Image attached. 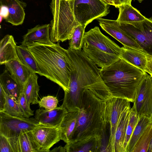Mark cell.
Here are the masks:
<instances>
[{
  "label": "cell",
  "instance_id": "obj_1",
  "mask_svg": "<svg viewBox=\"0 0 152 152\" xmlns=\"http://www.w3.org/2000/svg\"><path fill=\"white\" fill-rule=\"evenodd\" d=\"M71 72L69 90L64 91L62 105L68 112L79 110L83 91L89 90L101 99L107 101L112 97L103 80L100 69L83 50L66 49Z\"/></svg>",
  "mask_w": 152,
  "mask_h": 152
},
{
  "label": "cell",
  "instance_id": "obj_2",
  "mask_svg": "<svg viewBox=\"0 0 152 152\" xmlns=\"http://www.w3.org/2000/svg\"><path fill=\"white\" fill-rule=\"evenodd\" d=\"M40 70L39 75L56 83L64 90H69L71 69L66 49L59 44L44 45L34 43L27 47Z\"/></svg>",
  "mask_w": 152,
  "mask_h": 152
},
{
  "label": "cell",
  "instance_id": "obj_3",
  "mask_svg": "<svg viewBox=\"0 0 152 152\" xmlns=\"http://www.w3.org/2000/svg\"><path fill=\"white\" fill-rule=\"evenodd\" d=\"M102 78L112 97L133 102L138 88L145 73L122 58L100 68Z\"/></svg>",
  "mask_w": 152,
  "mask_h": 152
},
{
  "label": "cell",
  "instance_id": "obj_4",
  "mask_svg": "<svg viewBox=\"0 0 152 152\" xmlns=\"http://www.w3.org/2000/svg\"><path fill=\"white\" fill-rule=\"evenodd\" d=\"M107 102L89 90L83 91L76 125L70 142L91 136L100 137L104 124Z\"/></svg>",
  "mask_w": 152,
  "mask_h": 152
},
{
  "label": "cell",
  "instance_id": "obj_5",
  "mask_svg": "<svg viewBox=\"0 0 152 152\" xmlns=\"http://www.w3.org/2000/svg\"><path fill=\"white\" fill-rule=\"evenodd\" d=\"M83 50L97 66L102 68L121 58L122 49L95 26L85 32Z\"/></svg>",
  "mask_w": 152,
  "mask_h": 152
},
{
  "label": "cell",
  "instance_id": "obj_6",
  "mask_svg": "<svg viewBox=\"0 0 152 152\" xmlns=\"http://www.w3.org/2000/svg\"><path fill=\"white\" fill-rule=\"evenodd\" d=\"M76 21L87 26L94 20L107 15L109 5L101 0H69Z\"/></svg>",
  "mask_w": 152,
  "mask_h": 152
},
{
  "label": "cell",
  "instance_id": "obj_7",
  "mask_svg": "<svg viewBox=\"0 0 152 152\" xmlns=\"http://www.w3.org/2000/svg\"><path fill=\"white\" fill-rule=\"evenodd\" d=\"M117 22L121 28L134 39L144 52L152 56V17L146 18L138 22Z\"/></svg>",
  "mask_w": 152,
  "mask_h": 152
},
{
  "label": "cell",
  "instance_id": "obj_8",
  "mask_svg": "<svg viewBox=\"0 0 152 152\" xmlns=\"http://www.w3.org/2000/svg\"><path fill=\"white\" fill-rule=\"evenodd\" d=\"M40 124L35 118L13 116L0 111V134L7 138L31 131Z\"/></svg>",
  "mask_w": 152,
  "mask_h": 152
},
{
  "label": "cell",
  "instance_id": "obj_9",
  "mask_svg": "<svg viewBox=\"0 0 152 152\" xmlns=\"http://www.w3.org/2000/svg\"><path fill=\"white\" fill-rule=\"evenodd\" d=\"M133 106L139 117L150 119L152 111V80L146 72L137 89Z\"/></svg>",
  "mask_w": 152,
  "mask_h": 152
},
{
  "label": "cell",
  "instance_id": "obj_10",
  "mask_svg": "<svg viewBox=\"0 0 152 152\" xmlns=\"http://www.w3.org/2000/svg\"><path fill=\"white\" fill-rule=\"evenodd\" d=\"M31 132L41 152H50V149L61 140L59 126L40 124Z\"/></svg>",
  "mask_w": 152,
  "mask_h": 152
},
{
  "label": "cell",
  "instance_id": "obj_11",
  "mask_svg": "<svg viewBox=\"0 0 152 152\" xmlns=\"http://www.w3.org/2000/svg\"><path fill=\"white\" fill-rule=\"evenodd\" d=\"M96 20L103 30L120 42L124 47H127L143 51L142 48L134 39L121 28L116 20L102 18Z\"/></svg>",
  "mask_w": 152,
  "mask_h": 152
},
{
  "label": "cell",
  "instance_id": "obj_12",
  "mask_svg": "<svg viewBox=\"0 0 152 152\" xmlns=\"http://www.w3.org/2000/svg\"><path fill=\"white\" fill-rule=\"evenodd\" d=\"M50 24L38 25L28 29L23 36L22 45L28 47L34 43L44 45H52L50 37Z\"/></svg>",
  "mask_w": 152,
  "mask_h": 152
},
{
  "label": "cell",
  "instance_id": "obj_13",
  "mask_svg": "<svg viewBox=\"0 0 152 152\" xmlns=\"http://www.w3.org/2000/svg\"><path fill=\"white\" fill-rule=\"evenodd\" d=\"M68 112L67 109L62 105L51 110L39 108L36 110L34 118L40 124L59 126Z\"/></svg>",
  "mask_w": 152,
  "mask_h": 152
},
{
  "label": "cell",
  "instance_id": "obj_14",
  "mask_svg": "<svg viewBox=\"0 0 152 152\" xmlns=\"http://www.w3.org/2000/svg\"><path fill=\"white\" fill-rule=\"evenodd\" d=\"M8 139L14 152H41L31 131Z\"/></svg>",
  "mask_w": 152,
  "mask_h": 152
},
{
  "label": "cell",
  "instance_id": "obj_15",
  "mask_svg": "<svg viewBox=\"0 0 152 152\" xmlns=\"http://www.w3.org/2000/svg\"><path fill=\"white\" fill-rule=\"evenodd\" d=\"M131 108L130 104L124 109L121 113L113 141V152H125L123 145Z\"/></svg>",
  "mask_w": 152,
  "mask_h": 152
},
{
  "label": "cell",
  "instance_id": "obj_16",
  "mask_svg": "<svg viewBox=\"0 0 152 152\" xmlns=\"http://www.w3.org/2000/svg\"><path fill=\"white\" fill-rule=\"evenodd\" d=\"M0 5H5L8 8V16L5 20L6 22L15 26L23 24L25 15V3L19 0H0Z\"/></svg>",
  "mask_w": 152,
  "mask_h": 152
},
{
  "label": "cell",
  "instance_id": "obj_17",
  "mask_svg": "<svg viewBox=\"0 0 152 152\" xmlns=\"http://www.w3.org/2000/svg\"><path fill=\"white\" fill-rule=\"evenodd\" d=\"M4 65L6 69L17 83L21 93L25 82L32 73L19 60L10 61Z\"/></svg>",
  "mask_w": 152,
  "mask_h": 152
},
{
  "label": "cell",
  "instance_id": "obj_18",
  "mask_svg": "<svg viewBox=\"0 0 152 152\" xmlns=\"http://www.w3.org/2000/svg\"><path fill=\"white\" fill-rule=\"evenodd\" d=\"M67 152H99V137L91 136L70 142L64 146Z\"/></svg>",
  "mask_w": 152,
  "mask_h": 152
},
{
  "label": "cell",
  "instance_id": "obj_19",
  "mask_svg": "<svg viewBox=\"0 0 152 152\" xmlns=\"http://www.w3.org/2000/svg\"><path fill=\"white\" fill-rule=\"evenodd\" d=\"M109 118L113 147L114 135L121 113L124 109L130 104L131 102L126 99L116 97H112L109 100Z\"/></svg>",
  "mask_w": 152,
  "mask_h": 152
},
{
  "label": "cell",
  "instance_id": "obj_20",
  "mask_svg": "<svg viewBox=\"0 0 152 152\" xmlns=\"http://www.w3.org/2000/svg\"><path fill=\"white\" fill-rule=\"evenodd\" d=\"M17 46L13 36L5 35L0 43V64H4L14 60H19L17 52Z\"/></svg>",
  "mask_w": 152,
  "mask_h": 152
},
{
  "label": "cell",
  "instance_id": "obj_21",
  "mask_svg": "<svg viewBox=\"0 0 152 152\" xmlns=\"http://www.w3.org/2000/svg\"><path fill=\"white\" fill-rule=\"evenodd\" d=\"M121 48V58L145 72L147 54L142 51L129 47L123 46Z\"/></svg>",
  "mask_w": 152,
  "mask_h": 152
},
{
  "label": "cell",
  "instance_id": "obj_22",
  "mask_svg": "<svg viewBox=\"0 0 152 152\" xmlns=\"http://www.w3.org/2000/svg\"><path fill=\"white\" fill-rule=\"evenodd\" d=\"M78 113L79 110L68 112L64 117L59 126L61 140L66 143L70 141L76 125Z\"/></svg>",
  "mask_w": 152,
  "mask_h": 152
},
{
  "label": "cell",
  "instance_id": "obj_23",
  "mask_svg": "<svg viewBox=\"0 0 152 152\" xmlns=\"http://www.w3.org/2000/svg\"><path fill=\"white\" fill-rule=\"evenodd\" d=\"M99 139V152H113L111 126L109 118V100L107 102L106 112L104 124L102 133Z\"/></svg>",
  "mask_w": 152,
  "mask_h": 152
},
{
  "label": "cell",
  "instance_id": "obj_24",
  "mask_svg": "<svg viewBox=\"0 0 152 152\" xmlns=\"http://www.w3.org/2000/svg\"><path fill=\"white\" fill-rule=\"evenodd\" d=\"M38 78L37 74L32 73L25 82L22 91L30 104H37L39 101L40 86L38 83Z\"/></svg>",
  "mask_w": 152,
  "mask_h": 152
},
{
  "label": "cell",
  "instance_id": "obj_25",
  "mask_svg": "<svg viewBox=\"0 0 152 152\" xmlns=\"http://www.w3.org/2000/svg\"><path fill=\"white\" fill-rule=\"evenodd\" d=\"M119 14L116 20L119 22H138L144 20L146 17L131 4H125L118 7Z\"/></svg>",
  "mask_w": 152,
  "mask_h": 152
},
{
  "label": "cell",
  "instance_id": "obj_26",
  "mask_svg": "<svg viewBox=\"0 0 152 152\" xmlns=\"http://www.w3.org/2000/svg\"><path fill=\"white\" fill-rule=\"evenodd\" d=\"M0 85L7 94L17 101L21 92L18 84L6 69L0 75Z\"/></svg>",
  "mask_w": 152,
  "mask_h": 152
},
{
  "label": "cell",
  "instance_id": "obj_27",
  "mask_svg": "<svg viewBox=\"0 0 152 152\" xmlns=\"http://www.w3.org/2000/svg\"><path fill=\"white\" fill-rule=\"evenodd\" d=\"M17 52L20 61L32 73L39 74L40 71L37 62L27 47L22 45L17 46Z\"/></svg>",
  "mask_w": 152,
  "mask_h": 152
},
{
  "label": "cell",
  "instance_id": "obj_28",
  "mask_svg": "<svg viewBox=\"0 0 152 152\" xmlns=\"http://www.w3.org/2000/svg\"><path fill=\"white\" fill-rule=\"evenodd\" d=\"M151 123L149 118L145 116L140 117L128 144L126 152H132L137 142L147 126Z\"/></svg>",
  "mask_w": 152,
  "mask_h": 152
},
{
  "label": "cell",
  "instance_id": "obj_29",
  "mask_svg": "<svg viewBox=\"0 0 152 152\" xmlns=\"http://www.w3.org/2000/svg\"><path fill=\"white\" fill-rule=\"evenodd\" d=\"M86 25H80L75 29L69 40L68 48L74 50H80L82 48Z\"/></svg>",
  "mask_w": 152,
  "mask_h": 152
},
{
  "label": "cell",
  "instance_id": "obj_30",
  "mask_svg": "<svg viewBox=\"0 0 152 152\" xmlns=\"http://www.w3.org/2000/svg\"><path fill=\"white\" fill-rule=\"evenodd\" d=\"M152 137V123L146 127L137 142L132 152H147Z\"/></svg>",
  "mask_w": 152,
  "mask_h": 152
},
{
  "label": "cell",
  "instance_id": "obj_31",
  "mask_svg": "<svg viewBox=\"0 0 152 152\" xmlns=\"http://www.w3.org/2000/svg\"><path fill=\"white\" fill-rule=\"evenodd\" d=\"M139 118L140 117L133 106L131 109L129 121L124 143V148L125 152H126V148L130 139Z\"/></svg>",
  "mask_w": 152,
  "mask_h": 152
},
{
  "label": "cell",
  "instance_id": "obj_32",
  "mask_svg": "<svg viewBox=\"0 0 152 152\" xmlns=\"http://www.w3.org/2000/svg\"><path fill=\"white\" fill-rule=\"evenodd\" d=\"M6 103L3 111L11 115L24 117L17 101L6 93Z\"/></svg>",
  "mask_w": 152,
  "mask_h": 152
},
{
  "label": "cell",
  "instance_id": "obj_33",
  "mask_svg": "<svg viewBox=\"0 0 152 152\" xmlns=\"http://www.w3.org/2000/svg\"><path fill=\"white\" fill-rule=\"evenodd\" d=\"M17 102L24 117L29 118L34 115V111L31 109L30 104L28 103L23 92L20 94Z\"/></svg>",
  "mask_w": 152,
  "mask_h": 152
},
{
  "label": "cell",
  "instance_id": "obj_34",
  "mask_svg": "<svg viewBox=\"0 0 152 152\" xmlns=\"http://www.w3.org/2000/svg\"><path fill=\"white\" fill-rule=\"evenodd\" d=\"M58 102V100L56 97L48 95L43 97L39 101L38 104L40 108L51 110L57 107Z\"/></svg>",
  "mask_w": 152,
  "mask_h": 152
},
{
  "label": "cell",
  "instance_id": "obj_35",
  "mask_svg": "<svg viewBox=\"0 0 152 152\" xmlns=\"http://www.w3.org/2000/svg\"><path fill=\"white\" fill-rule=\"evenodd\" d=\"M0 152H14L8 138L0 134Z\"/></svg>",
  "mask_w": 152,
  "mask_h": 152
},
{
  "label": "cell",
  "instance_id": "obj_36",
  "mask_svg": "<svg viewBox=\"0 0 152 152\" xmlns=\"http://www.w3.org/2000/svg\"><path fill=\"white\" fill-rule=\"evenodd\" d=\"M60 0H51L50 3V7L53 15L52 20H55L56 18L58 12Z\"/></svg>",
  "mask_w": 152,
  "mask_h": 152
},
{
  "label": "cell",
  "instance_id": "obj_37",
  "mask_svg": "<svg viewBox=\"0 0 152 152\" xmlns=\"http://www.w3.org/2000/svg\"><path fill=\"white\" fill-rule=\"evenodd\" d=\"M6 102V93L0 85V111L4 110Z\"/></svg>",
  "mask_w": 152,
  "mask_h": 152
},
{
  "label": "cell",
  "instance_id": "obj_38",
  "mask_svg": "<svg viewBox=\"0 0 152 152\" xmlns=\"http://www.w3.org/2000/svg\"><path fill=\"white\" fill-rule=\"evenodd\" d=\"M147 62L145 71L150 75L152 74V56L147 55Z\"/></svg>",
  "mask_w": 152,
  "mask_h": 152
},
{
  "label": "cell",
  "instance_id": "obj_39",
  "mask_svg": "<svg viewBox=\"0 0 152 152\" xmlns=\"http://www.w3.org/2000/svg\"><path fill=\"white\" fill-rule=\"evenodd\" d=\"M8 9L7 7L5 5H0V17L5 20L8 17Z\"/></svg>",
  "mask_w": 152,
  "mask_h": 152
},
{
  "label": "cell",
  "instance_id": "obj_40",
  "mask_svg": "<svg viewBox=\"0 0 152 152\" xmlns=\"http://www.w3.org/2000/svg\"><path fill=\"white\" fill-rule=\"evenodd\" d=\"M132 0H113V6L117 8L125 4H131Z\"/></svg>",
  "mask_w": 152,
  "mask_h": 152
},
{
  "label": "cell",
  "instance_id": "obj_41",
  "mask_svg": "<svg viewBox=\"0 0 152 152\" xmlns=\"http://www.w3.org/2000/svg\"><path fill=\"white\" fill-rule=\"evenodd\" d=\"M51 152H66V150L64 147H63L61 146H60L58 147H56L54 148L52 150L50 151Z\"/></svg>",
  "mask_w": 152,
  "mask_h": 152
},
{
  "label": "cell",
  "instance_id": "obj_42",
  "mask_svg": "<svg viewBox=\"0 0 152 152\" xmlns=\"http://www.w3.org/2000/svg\"><path fill=\"white\" fill-rule=\"evenodd\" d=\"M104 3L109 5L113 6V0H101Z\"/></svg>",
  "mask_w": 152,
  "mask_h": 152
},
{
  "label": "cell",
  "instance_id": "obj_43",
  "mask_svg": "<svg viewBox=\"0 0 152 152\" xmlns=\"http://www.w3.org/2000/svg\"><path fill=\"white\" fill-rule=\"evenodd\" d=\"M147 152H152V137L150 142L149 148Z\"/></svg>",
  "mask_w": 152,
  "mask_h": 152
},
{
  "label": "cell",
  "instance_id": "obj_44",
  "mask_svg": "<svg viewBox=\"0 0 152 152\" xmlns=\"http://www.w3.org/2000/svg\"><path fill=\"white\" fill-rule=\"evenodd\" d=\"M150 121L151 123H152V111L151 114V116L150 118Z\"/></svg>",
  "mask_w": 152,
  "mask_h": 152
},
{
  "label": "cell",
  "instance_id": "obj_45",
  "mask_svg": "<svg viewBox=\"0 0 152 152\" xmlns=\"http://www.w3.org/2000/svg\"><path fill=\"white\" fill-rule=\"evenodd\" d=\"M139 2L141 3L143 0H137Z\"/></svg>",
  "mask_w": 152,
  "mask_h": 152
},
{
  "label": "cell",
  "instance_id": "obj_46",
  "mask_svg": "<svg viewBox=\"0 0 152 152\" xmlns=\"http://www.w3.org/2000/svg\"><path fill=\"white\" fill-rule=\"evenodd\" d=\"M151 76V79H152V76Z\"/></svg>",
  "mask_w": 152,
  "mask_h": 152
},
{
  "label": "cell",
  "instance_id": "obj_47",
  "mask_svg": "<svg viewBox=\"0 0 152 152\" xmlns=\"http://www.w3.org/2000/svg\"><path fill=\"white\" fill-rule=\"evenodd\" d=\"M150 75L152 76V74L151 75Z\"/></svg>",
  "mask_w": 152,
  "mask_h": 152
}]
</instances>
